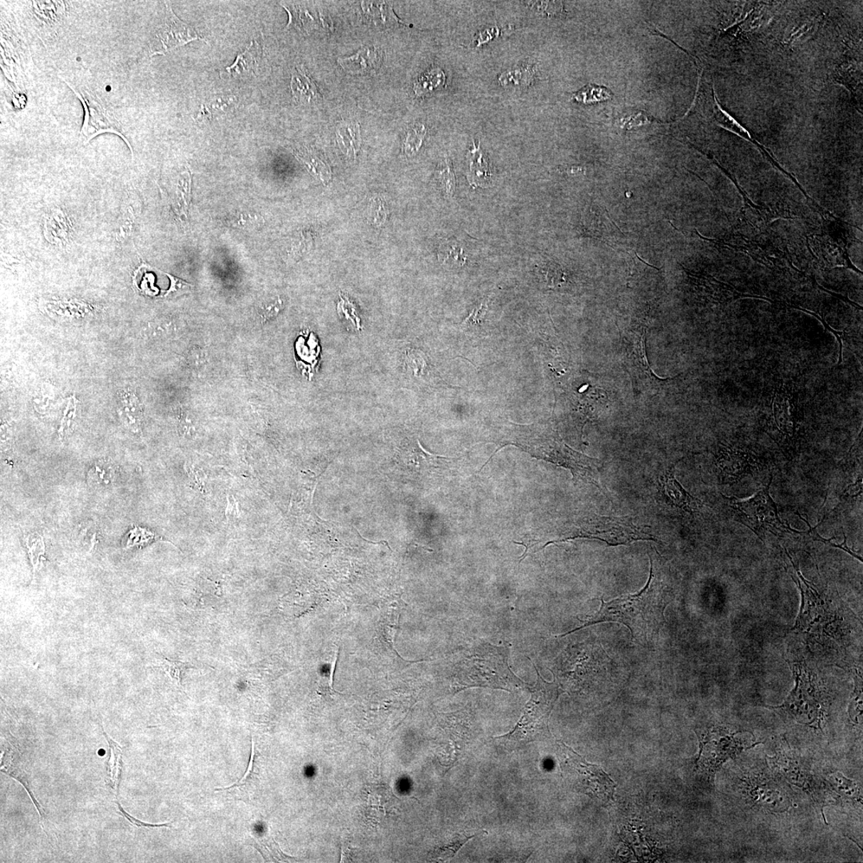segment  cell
<instances>
[{"label":"cell","mask_w":863,"mask_h":863,"mask_svg":"<svg viewBox=\"0 0 863 863\" xmlns=\"http://www.w3.org/2000/svg\"><path fill=\"white\" fill-rule=\"evenodd\" d=\"M650 562L648 581L639 592L608 602L601 599V606L596 614L584 621L581 627L562 636L594 624L616 622L626 626L633 639L640 645L653 640L665 623V611L669 602L670 591L667 577L657 565V559L650 557Z\"/></svg>","instance_id":"1"},{"label":"cell","mask_w":863,"mask_h":863,"mask_svg":"<svg viewBox=\"0 0 863 863\" xmlns=\"http://www.w3.org/2000/svg\"><path fill=\"white\" fill-rule=\"evenodd\" d=\"M510 649L482 643L467 648L459 663L456 676L457 691L481 687L512 692L524 682L508 667Z\"/></svg>","instance_id":"2"},{"label":"cell","mask_w":863,"mask_h":863,"mask_svg":"<svg viewBox=\"0 0 863 863\" xmlns=\"http://www.w3.org/2000/svg\"><path fill=\"white\" fill-rule=\"evenodd\" d=\"M790 668L795 686L783 704L772 708L798 724L822 729L829 707L822 681L804 661L790 663Z\"/></svg>","instance_id":"3"},{"label":"cell","mask_w":863,"mask_h":863,"mask_svg":"<svg viewBox=\"0 0 863 863\" xmlns=\"http://www.w3.org/2000/svg\"><path fill=\"white\" fill-rule=\"evenodd\" d=\"M697 733L700 746L697 770L710 779L729 760L761 743L751 732L731 725H713Z\"/></svg>","instance_id":"4"},{"label":"cell","mask_w":863,"mask_h":863,"mask_svg":"<svg viewBox=\"0 0 863 863\" xmlns=\"http://www.w3.org/2000/svg\"><path fill=\"white\" fill-rule=\"evenodd\" d=\"M537 682L530 687L531 698L525 707L523 716L507 735L497 737L510 749L536 741L549 733V720L554 705L559 695L556 681L549 682L543 680L537 667Z\"/></svg>","instance_id":"5"},{"label":"cell","mask_w":863,"mask_h":863,"mask_svg":"<svg viewBox=\"0 0 863 863\" xmlns=\"http://www.w3.org/2000/svg\"><path fill=\"white\" fill-rule=\"evenodd\" d=\"M770 769L779 778L788 782L794 787L802 790L820 808L824 820L823 808L830 803L832 792L826 781L817 777L815 773L810 768L808 764L803 761L792 750L787 739H783L781 746L777 750L774 756L768 757ZM832 790V789H830Z\"/></svg>","instance_id":"6"},{"label":"cell","mask_w":863,"mask_h":863,"mask_svg":"<svg viewBox=\"0 0 863 863\" xmlns=\"http://www.w3.org/2000/svg\"><path fill=\"white\" fill-rule=\"evenodd\" d=\"M786 552L794 568L791 577L800 589L802 596L800 614L793 628L820 638L822 636L833 637L835 633L834 628L840 621L836 609L827 597L822 596L815 586L802 576L789 553Z\"/></svg>","instance_id":"7"},{"label":"cell","mask_w":863,"mask_h":863,"mask_svg":"<svg viewBox=\"0 0 863 863\" xmlns=\"http://www.w3.org/2000/svg\"><path fill=\"white\" fill-rule=\"evenodd\" d=\"M557 757L564 781L573 790L605 803L613 797L616 785L598 766L586 762L562 741L557 742Z\"/></svg>","instance_id":"8"},{"label":"cell","mask_w":863,"mask_h":863,"mask_svg":"<svg viewBox=\"0 0 863 863\" xmlns=\"http://www.w3.org/2000/svg\"><path fill=\"white\" fill-rule=\"evenodd\" d=\"M579 537L601 540L609 546L626 545L640 540L658 541L653 534L636 525L630 517L597 514L582 518L564 540Z\"/></svg>","instance_id":"9"},{"label":"cell","mask_w":863,"mask_h":863,"mask_svg":"<svg viewBox=\"0 0 863 863\" xmlns=\"http://www.w3.org/2000/svg\"><path fill=\"white\" fill-rule=\"evenodd\" d=\"M737 788L746 803L770 813H785L792 807L790 795L782 779L765 768H752L738 778Z\"/></svg>","instance_id":"10"},{"label":"cell","mask_w":863,"mask_h":863,"mask_svg":"<svg viewBox=\"0 0 863 863\" xmlns=\"http://www.w3.org/2000/svg\"><path fill=\"white\" fill-rule=\"evenodd\" d=\"M772 480L771 475L768 486L749 500L739 501L736 498H729L723 495L724 498L729 501L738 522L749 527L762 540L766 532L782 537L791 530L790 527L782 522L778 516L777 505L771 497L770 487Z\"/></svg>","instance_id":"11"},{"label":"cell","mask_w":863,"mask_h":863,"mask_svg":"<svg viewBox=\"0 0 863 863\" xmlns=\"http://www.w3.org/2000/svg\"><path fill=\"white\" fill-rule=\"evenodd\" d=\"M63 82L73 90L77 97L80 100L85 109V121L81 128L80 134L85 139V144L88 143L98 135L104 133H114L126 141L134 156V151L130 141L122 134L119 122L116 119L113 113L102 102L97 95L92 94L85 89H76L70 82Z\"/></svg>","instance_id":"12"},{"label":"cell","mask_w":863,"mask_h":863,"mask_svg":"<svg viewBox=\"0 0 863 863\" xmlns=\"http://www.w3.org/2000/svg\"><path fill=\"white\" fill-rule=\"evenodd\" d=\"M198 40H203V38L191 25L182 21L173 13L171 6L166 4L165 21L160 26L157 31V43H154V46L159 43V47L151 51V55H165L173 50Z\"/></svg>","instance_id":"13"},{"label":"cell","mask_w":863,"mask_h":863,"mask_svg":"<svg viewBox=\"0 0 863 863\" xmlns=\"http://www.w3.org/2000/svg\"><path fill=\"white\" fill-rule=\"evenodd\" d=\"M627 363L631 375L641 387L654 388L667 381L655 375L650 370L646 357V330L633 333L627 341Z\"/></svg>","instance_id":"14"},{"label":"cell","mask_w":863,"mask_h":863,"mask_svg":"<svg viewBox=\"0 0 863 863\" xmlns=\"http://www.w3.org/2000/svg\"><path fill=\"white\" fill-rule=\"evenodd\" d=\"M761 465L758 457L746 451L723 446L717 459L719 475L724 483H733L744 478L751 470Z\"/></svg>","instance_id":"15"},{"label":"cell","mask_w":863,"mask_h":863,"mask_svg":"<svg viewBox=\"0 0 863 863\" xmlns=\"http://www.w3.org/2000/svg\"><path fill=\"white\" fill-rule=\"evenodd\" d=\"M772 414L779 433L792 436L796 433L798 411L796 395L788 386L776 388L772 397Z\"/></svg>","instance_id":"16"},{"label":"cell","mask_w":863,"mask_h":863,"mask_svg":"<svg viewBox=\"0 0 863 863\" xmlns=\"http://www.w3.org/2000/svg\"><path fill=\"white\" fill-rule=\"evenodd\" d=\"M660 491L674 507L688 514L699 510L702 503L699 500L689 494L675 478V466H670L663 473L660 480Z\"/></svg>","instance_id":"17"},{"label":"cell","mask_w":863,"mask_h":863,"mask_svg":"<svg viewBox=\"0 0 863 863\" xmlns=\"http://www.w3.org/2000/svg\"><path fill=\"white\" fill-rule=\"evenodd\" d=\"M384 53L381 48L365 46L349 58H339L338 63L345 72L351 75L375 73L381 67Z\"/></svg>","instance_id":"18"},{"label":"cell","mask_w":863,"mask_h":863,"mask_svg":"<svg viewBox=\"0 0 863 863\" xmlns=\"http://www.w3.org/2000/svg\"><path fill=\"white\" fill-rule=\"evenodd\" d=\"M118 414L124 426L132 433L139 434L143 422V408L136 395L131 391L119 396Z\"/></svg>","instance_id":"19"},{"label":"cell","mask_w":863,"mask_h":863,"mask_svg":"<svg viewBox=\"0 0 863 863\" xmlns=\"http://www.w3.org/2000/svg\"><path fill=\"white\" fill-rule=\"evenodd\" d=\"M825 781L836 794L849 801L862 803V790L859 783L846 777L839 771L828 772Z\"/></svg>","instance_id":"20"},{"label":"cell","mask_w":863,"mask_h":863,"mask_svg":"<svg viewBox=\"0 0 863 863\" xmlns=\"http://www.w3.org/2000/svg\"><path fill=\"white\" fill-rule=\"evenodd\" d=\"M291 86L294 98L299 102L310 104L321 99L317 85L304 70L297 68V73L292 75Z\"/></svg>","instance_id":"21"},{"label":"cell","mask_w":863,"mask_h":863,"mask_svg":"<svg viewBox=\"0 0 863 863\" xmlns=\"http://www.w3.org/2000/svg\"><path fill=\"white\" fill-rule=\"evenodd\" d=\"M337 136L341 151L349 158L356 159L360 147V126L356 122H344L338 127Z\"/></svg>","instance_id":"22"},{"label":"cell","mask_w":863,"mask_h":863,"mask_svg":"<svg viewBox=\"0 0 863 863\" xmlns=\"http://www.w3.org/2000/svg\"><path fill=\"white\" fill-rule=\"evenodd\" d=\"M294 154L296 158L306 166L312 176L320 179L325 184L330 181L331 179V167L324 163L316 154L307 148L295 150Z\"/></svg>","instance_id":"23"},{"label":"cell","mask_w":863,"mask_h":863,"mask_svg":"<svg viewBox=\"0 0 863 863\" xmlns=\"http://www.w3.org/2000/svg\"><path fill=\"white\" fill-rule=\"evenodd\" d=\"M470 154H471L470 156V178H472L470 183L473 186L478 185L485 188L488 186L487 183L491 182L492 173L488 169L486 159L481 151L480 144L478 147H476L475 145L473 146Z\"/></svg>","instance_id":"24"},{"label":"cell","mask_w":863,"mask_h":863,"mask_svg":"<svg viewBox=\"0 0 863 863\" xmlns=\"http://www.w3.org/2000/svg\"><path fill=\"white\" fill-rule=\"evenodd\" d=\"M363 8L367 15H379L373 18L377 26L383 28L395 27L398 24H404L399 21L392 11V4L386 2H363Z\"/></svg>","instance_id":"25"},{"label":"cell","mask_w":863,"mask_h":863,"mask_svg":"<svg viewBox=\"0 0 863 863\" xmlns=\"http://www.w3.org/2000/svg\"><path fill=\"white\" fill-rule=\"evenodd\" d=\"M117 467L108 460H100L96 462L89 470L87 482L93 486H107L112 485L117 475Z\"/></svg>","instance_id":"26"},{"label":"cell","mask_w":863,"mask_h":863,"mask_svg":"<svg viewBox=\"0 0 863 863\" xmlns=\"http://www.w3.org/2000/svg\"><path fill=\"white\" fill-rule=\"evenodd\" d=\"M533 75L530 66H519L502 73L499 77V82L504 87L525 88L531 85Z\"/></svg>","instance_id":"27"},{"label":"cell","mask_w":863,"mask_h":863,"mask_svg":"<svg viewBox=\"0 0 863 863\" xmlns=\"http://www.w3.org/2000/svg\"><path fill=\"white\" fill-rule=\"evenodd\" d=\"M446 82V74L441 68H435L421 75L414 82V92L417 96H424L441 88Z\"/></svg>","instance_id":"28"},{"label":"cell","mask_w":863,"mask_h":863,"mask_svg":"<svg viewBox=\"0 0 863 863\" xmlns=\"http://www.w3.org/2000/svg\"><path fill=\"white\" fill-rule=\"evenodd\" d=\"M24 545L28 553L34 575L42 568L45 558V544L43 537L38 532H29L24 535Z\"/></svg>","instance_id":"29"},{"label":"cell","mask_w":863,"mask_h":863,"mask_svg":"<svg viewBox=\"0 0 863 863\" xmlns=\"http://www.w3.org/2000/svg\"><path fill=\"white\" fill-rule=\"evenodd\" d=\"M256 63V51L254 42L244 53L237 55L233 65L225 69L227 75H241L243 73H253Z\"/></svg>","instance_id":"30"},{"label":"cell","mask_w":863,"mask_h":863,"mask_svg":"<svg viewBox=\"0 0 863 863\" xmlns=\"http://www.w3.org/2000/svg\"><path fill=\"white\" fill-rule=\"evenodd\" d=\"M613 98L609 89L601 86L588 85L572 95V99L584 104H596Z\"/></svg>","instance_id":"31"},{"label":"cell","mask_w":863,"mask_h":863,"mask_svg":"<svg viewBox=\"0 0 863 863\" xmlns=\"http://www.w3.org/2000/svg\"><path fill=\"white\" fill-rule=\"evenodd\" d=\"M436 179L444 194L449 198L453 197L456 188V178L453 164L449 158H446L444 162L438 166Z\"/></svg>","instance_id":"32"},{"label":"cell","mask_w":863,"mask_h":863,"mask_svg":"<svg viewBox=\"0 0 863 863\" xmlns=\"http://www.w3.org/2000/svg\"><path fill=\"white\" fill-rule=\"evenodd\" d=\"M438 257L440 262L459 267L465 265L467 259L463 249L454 242L442 244Z\"/></svg>","instance_id":"33"},{"label":"cell","mask_w":863,"mask_h":863,"mask_svg":"<svg viewBox=\"0 0 863 863\" xmlns=\"http://www.w3.org/2000/svg\"><path fill=\"white\" fill-rule=\"evenodd\" d=\"M158 668L162 669L169 676L173 684L178 687H182L183 675L186 670L192 668V666L189 663L171 660L163 656L162 660L159 661Z\"/></svg>","instance_id":"34"},{"label":"cell","mask_w":863,"mask_h":863,"mask_svg":"<svg viewBox=\"0 0 863 863\" xmlns=\"http://www.w3.org/2000/svg\"><path fill=\"white\" fill-rule=\"evenodd\" d=\"M235 97H219L211 99L207 104L202 106L201 112L198 119H211L217 112H225L235 104Z\"/></svg>","instance_id":"35"},{"label":"cell","mask_w":863,"mask_h":863,"mask_svg":"<svg viewBox=\"0 0 863 863\" xmlns=\"http://www.w3.org/2000/svg\"><path fill=\"white\" fill-rule=\"evenodd\" d=\"M426 134V127H424V125L422 124H417L409 128L404 145V152L407 153L409 156H414V154L419 151Z\"/></svg>","instance_id":"36"},{"label":"cell","mask_w":863,"mask_h":863,"mask_svg":"<svg viewBox=\"0 0 863 863\" xmlns=\"http://www.w3.org/2000/svg\"><path fill=\"white\" fill-rule=\"evenodd\" d=\"M473 835H468L466 834H456L452 840H450L447 845L439 847L434 852V856L438 859H449L454 857L456 853L459 851L462 846L473 838Z\"/></svg>","instance_id":"37"},{"label":"cell","mask_w":863,"mask_h":863,"mask_svg":"<svg viewBox=\"0 0 863 863\" xmlns=\"http://www.w3.org/2000/svg\"><path fill=\"white\" fill-rule=\"evenodd\" d=\"M77 407H78V401L76 400L75 397H70L66 409L63 412V416L60 422L59 429L60 439H65L69 435L70 431H72L76 418Z\"/></svg>","instance_id":"38"},{"label":"cell","mask_w":863,"mask_h":863,"mask_svg":"<svg viewBox=\"0 0 863 863\" xmlns=\"http://www.w3.org/2000/svg\"><path fill=\"white\" fill-rule=\"evenodd\" d=\"M540 274H542L547 285L549 286H556L564 282L563 270L555 262H550L545 264L540 268Z\"/></svg>","instance_id":"39"},{"label":"cell","mask_w":863,"mask_h":863,"mask_svg":"<svg viewBox=\"0 0 863 863\" xmlns=\"http://www.w3.org/2000/svg\"><path fill=\"white\" fill-rule=\"evenodd\" d=\"M282 6H284L285 9L288 12L289 18L286 29L291 28L292 26V27L297 28L301 30V28L306 25V22L310 23V21H313L311 16L306 11H304L301 10L299 6H296L294 5Z\"/></svg>","instance_id":"40"},{"label":"cell","mask_w":863,"mask_h":863,"mask_svg":"<svg viewBox=\"0 0 863 863\" xmlns=\"http://www.w3.org/2000/svg\"><path fill=\"white\" fill-rule=\"evenodd\" d=\"M165 274L168 277L171 281L170 288L167 289L166 294H164L165 298H176L180 295H183L191 291V289L193 287V285H191V283L186 282L181 279H178L177 277L172 274L167 273H165Z\"/></svg>","instance_id":"41"},{"label":"cell","mask_w":863,"mask_h":863,"mask_svg":"<svg viewBox=\"0 0 863 863\" xmlns=\"http://www.w3.org/2000/svg\"><path fill=\"white\" fill-rule=\"evenodd\" d=\"M862 680H859V682H856L854 693V698L852 699L851 706H849V719H851V720L852 721V723L855 724H859V723H860L859 719H860V717H862Z\"/></svg>","instance_id":"42"},{"label":"cell","mask_w":863,"mask_h":863,"mask_svg":"<svg viewBox=\"0 0 863 863\" xmlns=\"http://www.w3.org/2000/svg\"><path fill=\"white\" fill-rule=\"evenodd\" d=\"M797 514L798 515V516H800V518L802 520H803L805 521V522H806V523L808 525V527H809V531H808V532H805V533L808 534V536H809V537H810L811 539H813V540H815V541H820V542H822L823 544L827 545H829V546H830V547H837V549H840V550H845V551H846L847 552H848L849 554H851V555H852V557H855V558H857V559H859V560H861V562H862V557H859V556L855 555V554H854V552H852L851 550H849V547H847V537H846V535H845V533H843V536H845V542H843L842 544H835V543H832V539H833L834 537H833V538H832V539H829V540H828V539H824V538H822V537L820 535V534H819V533H818V532L816 531V527H811V526H810V524L808 522V521H807L806 520H805L804 518H802V516H800V514H798V513H797Z\"/></svg>","instance_id":"43"},{"label":"cell","mask_w":863,"mask_h":863,"mask_svg":"<svg viewBox=\"0 0 863 863\" xmlns=\"http://www.w3.org/2000/svg\"><path fill=\"white\" fill-rule=\"evenodd\" d=\"M154 539H156V536L153 532L136 527L129 533L126 545L127 547L144 545L151 542Z\"/></svg>","instance_id":"44"},{"label":"cell","mask_w":863,"mask_h":863,"mask_svg":"<svg viewBox=\"0 0 863 863\" xmlns=\"http://www.w3.org/2000/svg\"><path fill=\"white\" fill-rule=\"evenodd\" d=\"M370 219L372 224L382 225L386 219L385 205L378 198L372 199L370 205Z\"/></svg>","instance_id":"45"},{"label":"cell","mask_w":863,"mask_h":863,"mask_svg":"<svg viewBox=\"0 0 863 863\" xmlns=\"http://www.w3.org/2000/svg\"><path fill=\"white\" fill-rule=\"evenodd\" d=\"M255 756H256L255 755V746H254V737H252V749H251V755H250V758L248 768L246 771V774H245L243 776V777L242 778H240V781H238L237 783H234L233 785L230 786V787L224 788H217V789H215V791L230 790V789L235 788H240V787H242V786L247 784V782L250 781L251 778H252V776H254Z\"/></svg>","instance_id":"46"},{"label":"cell","mask_w":863,"mask_h":863,"mask_svg":"<svg viewBox=\"0 0 863 863\" xmlns=\"http://www.w3.org/2000/svg\"><path fill=\"white\" fill-rule=\"evenodd\" d=\"M115 803H116V805H117L118 809L119 810L121 814L122 815H124L126 818V819L129 822H130L132 824V825H134V827H146V828H159V827H169L171 826L170 823L151 824V823H146L143 821L138 820L135 819V818H134L131 815H129L127 813V811L124 808H122V807L121 806V805L119 802H116Z\"/></svg>","instance_id":"47"},{"label":"cell","mask_w":863,"mask_h":863,"mask_svg":"<svg viewBox=\"0 0 863 863\" xmlns=\"http://www.w3.org/2000/svg\"><path fill=\"white\" fill-rule=\"evenodd\" d=\"M486 306H486V304H482L478 308H476L475 310L470 313L468 318H466L463 324L466 323L468 326L480 324L481 321L485 316L487 309Z\"/></svg>","instance_id":"48"},{"label":"cell","mask_w":863,"mask_h":863,"mask_svg":"<svg viewBox=\"0 0 863 863\" xmlns=\"http://www.w3.org/2000/svg\"><path fill=\"white\" fill-rule=\"evenodd\" d=\"M282 307V300L281 299L277 300L276 301L274 302V304H270V305L266 306L265 308H264V311H263L264 318H269L276 316V315L278 314L279 313V311H281Z\"/></svg>","instance_id":"49"},{"label":"cell","mask_w":863,"mask_h":863,"mask_svg":"<svg viewBox=\"0 0 863 863\" xmlns=\"http://www.w3.org/2000/svg\"><path fill=\"white\" fill-rule=\"evenodd\" d=\"M227 513L229 519H235L237 516V506L234 498H229Z\"/></svg>","instance_id":"50"}]
</instances>
